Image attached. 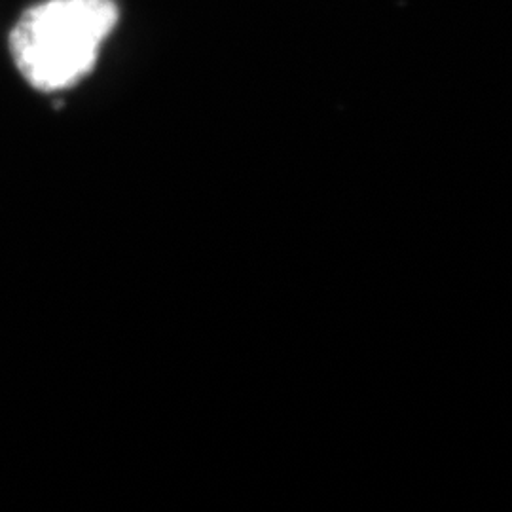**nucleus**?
I'll return each instance as SVG.
<instances>
[{
	"instance_id": "nucleus-1",
	"label": "nucleus",
	"mask_w": 512,
	"mask_h": 512,
	"mask_svg": "<svg viewBox=\"0 0 512 512\" xmlns=\"http://www.w3.org/2000/svg\"><path fill=\"white\" fill-rule=\"evenodd\" d=\"M120 18L114 0H42L10 33V54L38 92L69 90L92 73Z\"/></svg>"
}]
</instances>
